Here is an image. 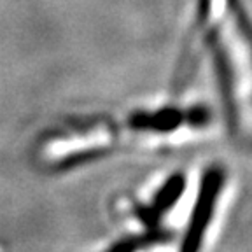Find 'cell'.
Segmentation results:
<instances>
[{
	"mask_svg": "<svg viewBox=\"0 0 252 252\" xmlns=\"http://www.w3.org/2000/svg\"><path fill=\"white\" fill-rule=\"evenodd\" d=\"M222 184H224V173H222V170L219 166H212V170H209L205 173V177L201 179L198 201L194 205L193 219H191V224H189V233L182 252H196V249L200 247V242L203 238L207 224L212 219Z\"/></svg>",
	"mask_w": 252,
	"mask_h": 252,
	"instance_id": "obj_1",
	"label": "cell"
}]
</instances>
